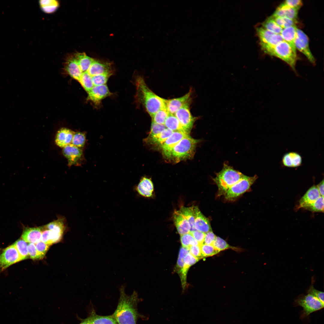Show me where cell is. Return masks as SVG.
<instances>
[{"instance_id":"cell-57","label":"cell","mask_w":324,"mask_h":324,"mask_svg":"<svg viewBox=\"0 0 324 324\" xmlns=\"http://www.w3.org/2000/svg\"></svg>"},{"instance_id":"cell-16","label":"cell","mask_w":324,"mask_h":324,"mask_svg":"<svg viewBox=\"0 0 324 324\" xmlns=\"http://www.w3.org/2000/svg\"><path fill=\"white\" fill-rule=\"evenodd\" d=\"M321 196L316 186L314 185L308 190L300 199L297 208H302L305 209Z\"/></svg>"},{"instance_id":"cell-32","label":"cell","mask_w":324,"mask_h":324,"mask_svg":"<svg viewBox=\"0 0 324 324\" xmlns=\"http://www.w3.org/2000/svg\"><path fill=\"white\" fill-rule=\"evenodd\" d=\"M189 252V249L188 248L182 247L180 250L176 269L180 276L181 281H183L184 280V258L185 255Z\"/></svg>"},{"instance_id":"cell-12","label":"cell","mask_w":324,"mask_h":324,"mask_svg":"<svg viewBox=\"0 0 324 324\" xmlns=\"http://www.w3.org/2000/svg\"><path fill=\"white\" fill-rule=\"evenodd\" d=\"M261 46L265 45L275 46L284 40L280 34H275L263 27L256 28Z\"/></svg>"},{"instance_id":"cell-34","label":"cell","mask_w":324,"mask_h":324,"mask_svg":"<svg viewBox=\"0 0 324 324\" xmlns=\"http://www.w3.org/2000/svg\"><path fill=\"white\" fill-rule=\"evenodd\" d=\"M41 9L46 13L54 12L58 8L59 3L55 0H42L39 2Z\"/></svg>"},{"instance_id":"cell-44","label":"cell","mask_w":324,"mask_h":324,"mask_svg":"<svg viewBox=\"0 0 324 324\" xmlns=\"http://www.w3.org/2000/svg\"><path fill=\"white\" fill-rule=\"evenodd\" d=\"M202 258L211 256L218 254L220 252L212 245L202 244L200 245Z\"/></svg>"},{"instance_id":"cell-6","label":"cell","mask_w":324,"mask_h":324,"mask_svg":"<svg viewBox=\"0 0 324 324\" xmlns=\"http://www.w3.org/2000/svg\"><path fill=\"white\" fill-rule=\"evenodd\" d=\"M295 303L296 306H299L303 308L301 316L302 319L313 312L322 309L324 306V304L309 294L301 296L295 300Z\"/></svg>"},{"instance_id":"cell-26","label":"cell","mask_w":324,"mask_h":324,"mask_svg":"<svg viewBox=\"0 0 324 324\" xmlns=\"http://www.w3.org/2000/svg\"><path fill=\"white\" fill-rule=\"evenodd\" d=\"M42 232L41 240L49 246L59 242L62 239V234H59L42 227Z\"/></svg>"},{"instance_id":"cell-49","label":"cell","mask_w":324,"mask_h":324,"mask_svg":"<svg viewBox=\"0 0 324 324\" xmlns=\"http://www.w3.org/2000/svg\"><path fill=\"white\" fill-rule=\"evenodd\" d=\"M308 294H311L317 298L324 304V292L315 289L313 285H311L308 290Z\"/></svg>"},{"instance_id":"cell-53","label":"cell","mask_w":324,"mask_h":324,"mask_svg":"<svg viewBox=\"0 0 324 324\" xmlns=\"http://www.w3.org/2000/svg\"><path fill=\"white\" fill-rule=\"evenodd\" d=\"M287 6L298 10L302 4L300 0H287L283 3Z\"/></svg>"},{"instance_id":"cell-55","label":"cell","mask_w":324,"mask_h":324,"mask_svg":"<svg viewBox=\"0 0 324 324\" xmlns=\"http://www.w3.org/2000/svg\"><path fill=\"white\" fill-rule=\"evenodd\" d=\"M321 196H324V180H323L316 186Z\"/></svg>"},{"instance_id":"cell-1","label":"cell","mask_w":324,"mask_h":324,"mask_svg":"<svg viewBox=\"0 0 324 324\" xmlns=\"http://www.w3.org/2000/svg\"><path fill=\"white\" fill-rule=\"evenodd\" d=\"M124 285L120 288V298L117 308L112 315L118 324H136L138 314L137 305L138 298L134 291L131 295H127Z\"/></svg>"},{"instance_id":"cell-27","label":"cell","mask_w":324,"mask_h":324,"mask_svg":"<svg viewBox=\"0 0 324 324\" xmlns=\"http://www.w3.org/2000/svg\"><path fill=\"white\" fill-rule=\"evenodd\" d=\"M297 28L296 26L289 27L283 29L280 34L284 40L290 45L295 52H296V48L295 41Z\"/></svg>"},{"instance_id":"cell-40","label":"cell","mask_w":324,"mask_h":324,"mask_svg":"<svg viewBox=\"0 0 324 324\" xmlns=\"http://www.w3.org/2000/svg\"><path fill=\"white\" fill-rule=\"evenodd\" d=\"M79 82L87 92L94 86L92 82V76L86 72L82 73Z\"/></svg>"},{"instance_id":"cell-18","label":"cell","mask_w":324,"mask_h":324,"mask_svg":"<svg viewBox=\"0 0 324 324\" xmlns=\"http://www.w3.org/2000/svg\"><path fill=\"white\" fill-rule=\"evenodd\" d=\"M64 68L66 72L71 77L79 82L82 72L74 55L67 57L65 63Z\"/></svg>"},{"instance_id":"cell-37","label":"cell","mask_w":324,"mask_h":324,"mask_svg":"<svg viewBox=\"0 0 324 324\" xmlns=\"http://www.w3.org/2000/svg\"><path fill=\"white\" fill-rule=\"evenodd\" d=\"M169 114L166 107L161 108L152 117V121L158 124L164 125Z\"/></svg>"},{"instance_id":"cell-3","label":"cell","mask_w":324,"mask_h":324,"mask_svg":"<svg viewBox=\"0 0 324 324\" xmlns=\"http://www.w3.org/2000/svg\"><path fill=\"white\" fill-rule=\"evenodd\" d=\"M261 46L265 53L284 61L296 72L295 66L297 60L296 52L286 41L283 40L275 46L265 45Z\"/></svg>"},{"instance_id":"cell-23","label":"cell","mask_w":324,"mask_h":324,"mask_svg":"<svg viewBox=\"0 0 324 324\" xmlns=\"http://www.w3.org/2000/svg\"><path fill=\"white\" fill-rule=\"evenodd\" d=\"M136 190L141 196L150 197L152 196L154 186L152 181L146 177H142L136 186Z\"/></svg>"},{"instance_id":"cell-7","label":"cell","mask_w":324,"mask_h":324,"mask_svg":"<svg viewBox=\"0 0 324 324\" xmlns=\"http://www.w3.org/2000/svg\"><path fill=\"white\" fill-rule=\"evenodd\" d=\"M257 178L256 175L253 176L245 175L225 193V198L230 200L235 199L248 190Z\"/></svg>"},{"instance_id":"cell-46","label":"cell","mask_w":324,"mask_h":324,"mask_svg":"<svg viewBox=\"0 0 324 324\" xmlns=\"http://www.w3.org/2000/svg\"><path fill=\"white\" fill-rule=\"evenodd\" d=\"M35 246L38 254L43 259L48 250L50 246L41 241L35 244Z\"/></svg>"},{"instance_id":"cell-45","label":"cell","mask_w":324,"mask_h":324,"mask_svg":"<svg viewBox=\"0 0 324 324\" xmlns=\"http://www.w3.org/2000/svg\"><path fill=\"white\" fill-rule=\"evenodd\" d=\"M305 209L313 212H324V196H321Z\"/></svg>"},{"instance_id":"cell-50","label":"cell","mask_w":324,"mask_h":324,"mask_svg":"<svg viewBox=\"0 0 324 324\" xmlns=\"http://www.w3.org/2000/svg\"><path fill=\"white\" fill-rule=\"evenodd\" d=\"M190 233L198 243L200 245L203 244L205 233L197 230L190 231Z\"/></svg>"},{"instance_id":"cell-9","label":"cell","mask_w":324,"mask_h":324,"mask_svg":"<svg viewBox=\"0 0 324 324\" xmlns=\"http://www.w3.org/2000/svg\"><path fill=\"white\" fill-rule=\"evenodd\" d=\"M22 260L14 244L4 249L0 254V271L11 265Z\"/></svg>"},{"instance_id":"cell-21","label":"cell","mask_w":324,"mask_h":324,"mask_svg":"<svg viewBox=\"0 0 324 324\" xmlns=\"http://www.w3.org/2000/svg\"><path fill=\"white\" fill-rule=\"evenodd\" d=\"M41 227H26L22 235V238L26 242L36 244L40 241L41 236Z\"/></svg>"},{"instance_id":"cell-25","label":"cell","mask_w":324,"mask_h":324,"mask_svg":"<svg viewBox=\"0 0 324 324\" xmlns=\"http://www.w3.org/2000/svg\"><path fill=\"white\" fill-rule=\"evenodd\" d=\"M173 132V131L166 128L160 133L151 137L147 136L144 139L143 142L148 145H159L161 146Z\"/></svg>"},{"instance_id":"cell-33","label":"cell","mask_w":324,"mask_h":324,"mask_svg":"<svg viewBox=\"0 0 324 324\" xmlns=\"http://www.w3.org/2000/svg\"><path fill=\"white\" fill-rule=\"evenodd\" d=\"M194 207L182 206L179 210L189 223L191 227L190 231L196 230L194 227L195 216Z\"/></svg>"},{"instance_id":"cell-8","label":"cell","mask_w":324,"mask_h":324,"mask_svg":"<svg viewBox=\"0 0 324 324\" xmlns=\"http://www.w3.org/2000/svg\"><path fill=\"white\" fill-rule=\"evenodd\" d=\"M190 101L179 109L174 114L184 130L189 134L197 118L193 117L190 110Z\"/></svg>"},{"instance_id":"cell-10","label":"cell","mask_w":324,"mask_h":324,"mask_svg":"<svg viewBox=\"0 0 324 324\" xmlns=\"http://www.w3.org/2000/svg\"><path fill=\"white\" fill-rule=\"evenodd\" d=\"M87 93V100L90 101L96 106L100 105L104 99L112 94L106 84L94 86Z\"/></svg>"},{"instance_id":"cell-13","label":"cell","mask_w":324,"mask_h":324,"mask_svg":"<svg viewBox=\"0 0 324 324\" xmlns=\"http://www.w3.org/2000/svg\"><path fill=\"white\" fill-rule=\"evenodd\" d=\"M62 153L67 159L70 166L77 164L83 157L82 150L72 144L64 147Z\"/></svg>"},{"instance_id":"cell-5","label":"cell","mask_w":324,"mask_h":324,"mask_svg":"<svg viewBox=\"0 0 324 324\" xmlns=\"http://www.w3.org/2000/svg\"><path fill=\"white\" fill-rule=\"evenodd\" d=\"M199 141L190 136L183 139L172 149L170 158L178 162L192 158L194 154L196 146Z\"/></svg>"},{"instance_id":"cell-43","label":"cell","mask_w":324,"mask_h":324,"mask_svg":"<svg viewBox=\"0 0 324 324\" xmlns=\"http://www.w3.org/2000/svg\"><path fill=\"white\" fill-rule=\"evenodd\" d=\"M112 74L113 73H108L92 76V79L94 86L106 84L108 79Z\"/></svg>"},{"instance_id":"cell-2","label":"cell","mask_w":324,"mask_h":324,"mask_svg":"<svg viewBox=\"0 0 324 324\" xmlns=\"http://www.w3.org/2000/svg\"><path fill=\"white\" fill-rule=\"evenodd\" d=\"M135 83L136 101L144 107L151 117L159 110L166 107V99L159 97L152 91L142 77H137Z\"/></svg>"},{"instance_id":"cell-41","label":"cell","mask_w":324,"mask_h":324,"mask_svg":"<svg viewBox=\"0 0 324 324\" xmlns=\"http://www.w3.org/2000/svg\"><path fill=\"white\" fill-rule=\"evenodd\" d=\"M86 142V134L84 132H74L71 143L80 148L84 147Z\"/></svg>"},{"instance_id":"cell-52","label":"cell","mask_w":324,"mask_h":324,"mask_svg":"<svg viewBox=\"0 0 324 324\" xmlns=\"http://www.w3.org/2000/svg\"><path fill=\"white\" fill-rule=\"evenodd\" d=\"M188 249L189 253L199 259L202 258L200 245L192 246Z\"/></svg>"},{"instance_id":"cell-29","label":"cell","mask_w":324,"mask_h":324,"mask_svg":"<svg viewBox=\"0 0 324 324\" xmlns=\"http://www.w3.org/2000/svg\"><path fill=\"white\" fill-rule=\"evenodd\" d=\"M164 125L166 128L173 131H181L188 133L184 130L174 114H169Z\"/></svg>"},{"instance_id":"cell-15","label":"cell","mask_w":324,"mask_h":324,"mask_svg":"<svg viewBox=\"0 0 324 324\" xmlns=\"http://www.w3.org/2000/svg\"><path fill=\"white\" fill-rule=\"evenodd\" d=\"M173 218L177 231L180 235L190 232L191 229L190 224L179 210H175L174 212Z\"/></svg>"},{"instance_id":"cell-31","label":"cell","mask_w":324,"mask_h":324,"mask_svg":"<svg viewBox=\"0 0 324 324\" xmlns=\"http://www.w3.org/2000/svg\"><path fill=\"white\" fill-rule=\"evenodd\" d=\"M295 44L296 48L303 53L310 62L314 64L315 59L310 51L309 46H307L302 42L297 37V34Z\"/></svg>"},{"instance_id":"cell-20","label":"cell","mask_w":324,"mask_h":324,"mask_svg":"<svg viewBox=\"0 0 324 324\" xmlns=\"http://www.w3.org/2000/svg\"><path fill=\"white\" fill-rule=\"evenodd\" d=\"M302 162V156L298 153L294 152H287L283 156L281 163L285 167L296 168L301 166Z\"/></svg>"},{"instance_id":"cell-38","label":"cell","mask_w":324,"mask_h":324,"mask_svg":"<svg viewBox=\"0 0 324 324\" xmlns=\"http://www.w3.org/2000/svg\"><path fill=\"white\" fill-rule=\"evenodd\" d=\"M262 26L265 28L277 34H280L283 29L278 25L270 17L263 22Z\"/></svg>"},{"instance_id":"cell-11","label":"cell","mask_w":324,"mask_h":324,"mask_svg":"<svg viewBox=\"0 0 324 324\" xmlns=\"http://www.w3.org/2000/svg\"><path fill=\"white\" fill-rule=\"evenodd\" d=\"M189 136V134L186 133L173 131L160 146L163 155L166 158H170L171 153L173 147L182 139Z\"/></svg>"},{"instance_id":"cell-39","label":"cell","mask_w":324,"mask_h":324,"mask_svg":"<svg viewBox=\"0 0 324 324\" xmlns=\"http://www.w3.org/2000/svg\"><path fill=\"white\" fill-rule=\"evenodd\" d=\"M212 245L216 250L219 251L229 249L234 250H238L237 248L230 246L224 240L217 236H216Z\"/></svg>"},{"instance_id":"cell-54","label":"cell","mask_w":324,"mask_h":324,"mask_svg":"<svg viewBox=\"0 0 324 324\" xmlns=\"http://www.w3.org/2000/svg\"><path fill=\"white\" fill-rule=\"evenodd\" d=\"M216 236L212 230L205 233L204 241L203 244L212 245Z\"/></svg>"},{"instance_id":"cell-56","label":"cell","mask_w":324,"mask_h":324,"mask_svg":"<svg viewBox=\"0 0 324 324\" xmlns=\"http://www.w3.org/2000/svg\"><path fill=\"white\" fill-rule=\"evenodd\" d=\"M79 324H91L90 319L89 317L83 320Z\"/></svg>"},{"instance_id":"cell-17","label":"cell","mask_w":324,"mask_h":324,"mask_svg":"<svg viewBox=\"0 0 324 324\" xmlns=\"http://www.w3.org/2000/svg\"><path fill=\"white\" fill-rule=\"evenodd\" d=\"M195 216L194 227L196 230L206 233L212 230L208 220L202 214L197 206H194Z\"/></svg>"},{"instance_id":"cell-35","label":"cell","mask_w":324,"mask_h":324,"mask_svg":"<svg viewBox=\"0 0 324 324\" xmlns=\"http://www.w3.org/2000/svg\"><path fill=\"white\" fill-rule=\"evenodd\" d=\"M43 227L46 229L63 235L65 230V225L63 220L58 219L51 222Z\"/></svg>"},{"instance_id":"cell-30","label":"cell","mask_w":324,"mask_h":324,"mask_svg":"<svg viewBox=\"0 0 324 324\" xmlns=\"http://www.w3.org/2000/svg\"><path fill=\"white\" fill-rule=\"evenodd\" d=\"M91 324H117L115 319L111 315L100 316L94 313L89 316Z\"/></svg>"},{"instance_id":"cell-4","label":"cell","mask_w":324,"mask_h":324,"mask_svg":"<svg viewBox=\"0 0 324 324\" xmlns=\"http://www.w3.org/2000/svg\"><path fill=\"white\" fill-rule=\"evenodd\" d=\"M245 176L232 166L224 164L223 168L216 173L213 180L217 185L220 194H224L232 185Z\"/></svg>"},{"instance_id":"cell-19","label":"cell","mask_w":324,"mask_h":324,"mask_svg":"<svg viewBox=\"0 0 324 324\" xmlns=\"http://www.w3.org/2000/svg\"><path fill=\"white\" fill-rule=\"evenodd\" d=\"M86 72L92 77L105 73L113 72L110 63L95 59Z\"/></svg>"},{"instance_id":"cell-51","label":"cell","mask_w":324,"mask_h":324,"mask_svg":"<svg viewBox=\"0 0 324 324\" xmlns=\"http://www.w3.org/2000/svg\"><path fill=\"white\" fill-rule=\"evenodd\" d=\"M199 259L194 256L189 252L185 255L184 258V264L190 267L197 262Z\"/></svg>"},{"instance_id":"cell-14","label":"cell","mask_w":324,"mask_h":324,"mask_svg":"<svg viewBox=\"0 0 324 324\" xmlns=\"http://www.w3.org/2000/svg\"><path fill=\"white\" fill-rule=\"evenodd\" d=\"M192 91H189L184 96L177 98L166 99V106L170 114H174L180 108L190 100Z\"/></svg>"},{"instance_id":"cell-28","label":"cell","mask_w":324,"mask_h":324,"mask_svg":"<svg viewBox=\"0 0 324 324\" xmlns=\"http://www.w3.org/2000/svg\"><path fill=\"white\" fill-rule=\"evenodd\" d=\"M74 55L82 73L87 71L94 60V58L87 56L85 52H77Z\"/></svg>"},{"instance_id":"cell-22","label":"cell","mask_w":324,"mask_h":324,"mask_svg":"<svg viewBox=\"0 0 324 324\" xmlns=\"http://www.w3.org/2000/svg\"><path fill=\"white\" fill-rule=\"evenodd\" d=\"M74 132L69 129H61L56 134L55 142L58 146L63 148L71 143Z\"/></svg>"},{"instance_id":"cell-47","label":"cell","mask_w":324,"mask_h":324,"mask_svg":"<svg viewBox=\"0 0 324 324\" xmlns=\"http://www.w3.org/2000/svg\"><path fill=\"white\" fill-rule=\"evenodd\" d=\"M166 128L164 124H159L152 121L151 130L148 137H151L161 133Z\"/></svg>"},{"instance_id":"cell-24","label":"cell","mask_w":324,"mask_h":324,"mask_svg":"<svg viewBox=\"0 0 324 324\" xmlns=\"http://www.w3.org/2000/svg\"><path fill=\"white\" fill-rule=\"evenodd\" d=\"M298 10L283 3L278 7L272 16L286 17L296 21Z\"/></svg>"},{"instance_id":"cell-42","label":"cell","mask_w":324,"mask_h":324,"mask_svg":"<svg viewBox=\"0 0 324 324\" xmlns=\"http://www.w3.org/2000/svg\"><path fill=\"white\" fill-rule=\"evenodd\" d=\"M180 241L182 247L185 248H189L192 246L200 245L190 232L181 235Z\"/></svg>"},{"instance_id":"cell-48","label":"cell","mask_w":324,"mask_h":324,"mask_svg":"<svg viewBox=\"0 0 324 324\" xmlns=\"http://www.w3.org/2000/svg\"><path fill=\"white\" fill-rule=\"evenodd\" d=\"M28 250L29 257L32 259H42L37 250L34 244L30 243L28 245Z\"/></svg>"},{"instance_id":"cell-36","label":"cell","mask_w":324,"mask_h":324,"mask_svg":"<svg viewBox=\"0 0 324 324\" xmlns=\"http://www.w3.org/2000/svg\"><path fill=\"white\" fill-rule=\"evenodd\" d=\"M22 260L27 259L29 257L28 245L24 240L22 239L16 241L14 244Z\"/></svg>"}]
</instances>
